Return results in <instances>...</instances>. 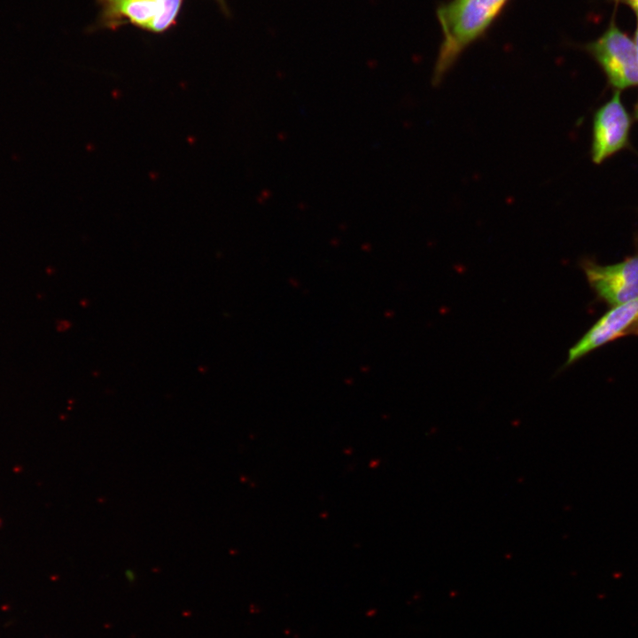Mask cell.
Returning <instances> with one entry per match:
<instances>
[{
    "instance_id": "6da1fadb",
    "label": "cell",
    "mask_w": 638,
    "mask_h": 638,
    "mask_svg": "<svg viewBox=\"0 0 638 638\" xmlns=\"http://www.w3.org/2000/svg\"><path fill=\"white\" fill-rule=\"evenodd\" d=\"M506 0H453L439 10L443 42L434 67L438 85L461 52L493 21Z\"/></svg>"
},
{
    "instance_id": "7a4b0ae2",
    "label": "cell",
    "mask_w": 638,
    "mask_h": 638,
    "mask_svg": "<svg viewBox=\"0 0 638 638\" xmlns=\"http://www.w3.org/2000/svg\"><path fill=\"white\" fill-rule=\"evenodd\" d=\"M100 8L94 28L117 29L130 24L161 34L175 26L183 0H95Z\"/></svg>"
},
{
    "instance_id": "3957f363",
    "label": "cell",
    "mask_w": 638,
    "mask_h": 638,
    "mask_svg": "<svg viewBox=\"0 0 638 638\" xmlns=\"http://www.w3.org/2000/svg\"><path fill=\"white\" fill-rule=\"evenodd\" d=\"M588 51L603 71L609 85L616 91L638 85V62L634 42L615 26L588 46Z\"/></svg>"
},
{
    "instance_id": "277c9868",
    "label": "cell",
    "mask_w": 638,
    "mask_h": 638,
    "mask_svg": "<svg viewBox=\"0 0 638 638\" xmlns=\"http://www.w3.org/2000/svg\"><path fill=\"white\" fill-rule=\"evenodd\" d=\"M632 117L622 102L620 91L596 109L592 121L591 159L602 164L630 146Z\"/></svg>"
},
{
    "instance_id": "5b68a950",
    "label": "cell",
    "mask_w": 638,
    "mask_h": 638,
    "mask_svg": "<svg viewBox=\"0 0 638 638\" xmlns=\"http://www.w3.org/2000/svg\"><path fill=\"white\" fill-rule=\"evenodd\" d=\"M581 267L596 297L611 307L638 300V255L611 265L586 260Z\"/></svg>"
},
{
    "instance_id": "8992f818",
    "label": "cell",
    "mask_w": 638,
    "mask_h": 638,
    "mask_svg": "<svg viewBox=\"0 0 638 638\" xmlns=\"http://www.w3.org/2000/svg\"><path fill=\"white\" fill-rule=\"evenodd\" d=\"M638 300L612 307L569 350L564 366H569L592 351L628 334H635Z\"/></svg>"
},
{
    "instance_id": "52a82bcc",
    "label": "cell",
    "mask_w": 638,
    "mask_h": 638,
    "mask_svg": "<svg viewBox=\"0 0 638 638\" xmlns=\"http://www.w3.org/2000/svg\"><path fill=\"white\" fill-rule=\"evenodd\" d=\"M634 42V44H635L636 55H637V62H638V25H637V28H636V31H635ZM634 119H635L636 121H638V97H637V100H636V103H635L634 108Z\"/></svg>"
},
{
    "instance_id": "ba28073f",
    "label": "cell",
    "mask_w": 638,
    "mask_h": 638,
    "mask_svg": "<svg viewBox=\"0 0 638 638\" xmlns=\"http://www.w3.org/2000/svg\"><path fill=\"white\" fill-rule=\"evenodd\" d=\"M220 6L221 12L227 17L230 15V8L226 3V0H215Z\"/></svg>"
},
{
    "instance_id": "9c48e42d",
    "label": "cell",
    "mask_w": 638,
    "mask_h": 638,
    "mask_svg": "<svg viewBox=\"0 0 638 638\" xmlns=\"http://www.w3.org/2000/svg\"><path fill=\"white\" fill-rule=\"evenodd\" d=\"M638 16V0H626Z\"/></svg>"
},
{
    "instance_id": "30bf717a",
    "label": "cell",
    "mask_w": 638,
    "mask_h": 638,
    "mask_svg": "<svg viewBox=\"0 0 638 638\" xmlns=\"http://www.w3.org/2000/svg\"><path fill=\"white\" fill-rule=\"evenodd\" d=\"M635 335H638V323H637V327H636V332H635Z\"/></svg>"
}]
</instances>
